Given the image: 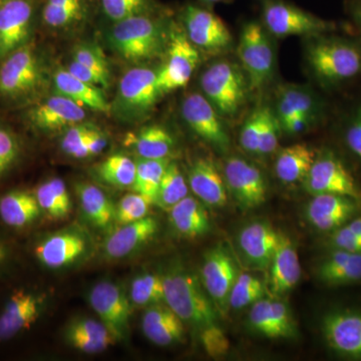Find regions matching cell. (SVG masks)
Masks as SVG:
<instances>
[{"label":"cell","mask_w":361,"mask_h":361,"mask_svg":"<svg viewBox=\"0 0 361 361\" xmlns=\"http://www.w3.org/2000/svg\"><path fill=\"white\" fill-rule=\"evenodd\" d=\"M161 277L165 303L183 322L198 331L217 323L219 313L196 275L174 265Z\"/></svg>","instance_id":"cell-1"},{"label":"cell","mask_w":361,"mask_h":361,"mask_svg":"<svg viewBox=\"0 0 361 361\" xmlns=\"http://www.w3.org/2000/svg\"><path fill=\"white\" fill-rule=\"evenodd\" d=\"M307 61L322 84L339 87L361 77V44L329 33L319 35L308 47Z\"/></svg>","instance_id":"cell-2"},{"label":"cell","mask_w":361,"mask_h":361,"mask_svg":"<svg viewBox=\"0 0 361 361\" xmlns=\"http://www.w3.org/2000/svg\"><path fill=\"white\" fill-rule=\"evenodd\" d=\"M165 28L152 14L134 16L115 23L109 32L114 51L130 63H142L158 56L164 49Z\"/></svg>","instance_id":"cell-3"},{"label":"cell","mask_w":361,"mask_h":361,"mask_svg":"<svg viewBox=\"0 0 361 361\" xmlns=\"http://www.w3.org/2000/svg\"><path fill=\"white\" fill-rule=\"evenodd\" d=\"M0 63L2 99L23 102L37 94L44 82V68L32 42L16 49Z\"/></svg>","instance_id":"cell-4"},{"label":"cell","mask_w":361,"mask_h":361,"mask_svg":"<svg viewBox=\"0 0 361 361\" xmlns=\"http://www.w3.org/2000/svg\"><path fill=\"white\" fill-rule=\"evenodd\" d=\"M263 26L277 37L311 35L336 32L337 25L294 6L286 0H259Z\"/></svg>","instance_id":"cell-5"},{"label":"cell","mask_w":361,"mask_h":361,"mask_svg":"<svg viewBox=\"0 0 361 361\" xmlns=\"http://www.w3.org/2000/svg\"><path fill=\"white\" fill-rule=\"evenodd\" d=\"M158 71L134 68L123 75L111 111L128 122H135L148 115L161 96Z\"/></svg>","instance_id":"cell-6"},{"label":"cell","mask_w":361,"mask_h":361,"mask_svg":"<svg viewBox=\"0 0 361 361\" xmlns=\"http://www.w3.org/2000/svg\"><path fill=\"white\" fill-rule=\"evenodd\" d=\"M204 96L220 116H234L246 101L247 82L239 66L230 61H217L201 78Z\"/></svg>","instance_id":"cell-7"},{"label":"cell","mask_w":361,"mask_h":361,"mask_svg":"<svg viewBox=\"0 0 361 361\" xmlns=\"http://www.w3.org/2000/svg\"><path fill=\"white\" fill-rule=\"evenodd\" d=\"M238 54L252 89H261L270 82L275 68L274 51L263 25L249 21L243 26Z\"/></svg>","instance_id":"cell-8"},{"label":"cell","mask_w":361,"mask_h":361,"mask_svg":"<svg viewBox=\"0 0 361 361\" xmlns=\"http://www.w3.org/2000/svg\"><path fill=\"white\" fill-rule=\"evenodd\" d=\"M305 189L312 196L334 194L350 197L361 202V189L343 161L331 151L317 154L307 177Z\"/></svg>","instance_id":"cell-9"},{"label":"cell","mask_w":361,"mask_h":361,"mask_svg":"<svg viewBox=\"0 0 361 361\" xmlns=\"http://www.w3.org/2000/svg\"><path fill=\"white\" fill-rule=\"evenodd\" d=\"M238 268L230 252L222 246L210 249L204 256L201 282L221 316L229 310V297Z\"/></svg>","instance_id":"cell-10"},{"label":"cell","mask_w":361,"mask_h":361,"mask_svg":"<svg viewBox=\"0 0 361 361\" xmlns=\"http://www.w3.org/2000/svg\"><path fill=\"white\" fill-rule=\"evenodd\" d=\"M89 300L92 310L116 341L127 339L130 331V304L123 287L106 280L99 282L90 290Z\"/></svg>","instance_id":"cell-11"},{"label":"cell","mask_w":361,"mask_h":361,"mask_svg":"<svg viewBox=\"0 0 361 361\" xmlns=\"http://www.w3.org/2000/svg\"><path fill=\"white\" fill-rule=\"evenodd\" d=\"M200 61L198 47L186 35L177 30L171 32L167 61L158 71L161 94L186 87Z\"/></svg>","instance_id":"cell-12"},{"label":"cell","mask_w":361,"mask_h":361,"mask_svg":"<svg viewBox=\"0 0 361 361\" xmlns=\"http://www.w3.org/2000/svg\"><path fill=\"white\" fill-rule=\"evenodd\" d=\"M35 0H0V63L30 42Z\"/></svg>","instance_id":"cell-13"},{"label":"cell","mask_w":361,"mask_h":361,"mask_svg":"<svg viewBox=\"0 0 361 361\" xmlns=\"http://www.w3.org/2000/svg\"><path fill=\"white\" fill-rule=\"evenodd\" d=\"M180 16L188 39L195 47L207 51H221L232 44L228 26L209 9L189 4L183 8Z\"/></svg>","instance_id":"cell-14"},{"label":"cell","mask_w":361,"mask_h":361,"mask_svg":"<svg viewBox=\"0 0 361 361\" xmlns=\"http://www.w3.org/2000/svg\"><path fill=\"white\" fill-rule=\"evenodd\" d=\"M182 116L195 134L214 148L225 152L229 148V135L226 132L219 113L204 94H188L183 101Z\"/></svg>","instance_id":"cell-15"},{"label":"cell","mask_w":361,"mask_h":361,"mask_svg":"<svg viewBox=\"0 0 361 361\" xmlns=\"http://www.w3.org/2000/svg\"><path fill=\"white\" fill-rule=\"evenodd\" d=\"M225 183L240 206L257 208L266 200L267 186L262 173L243 159L232 157L226 161Z\"/></svg>","instance_id":"cell-16"},{"label":"cell","mask_w":361,"mask_h":361,"mask_svg":"<svg viewBox=\"0 0 361 361\" xmlns=\"http://www.w3.org/2000/svg\"><path fill=\"white\" fill-rule=\"evenodd\" d=\"M322 332L327 345L337 355L361 360L360 311H332L323 318Z\"/></svg>","instance_id":"cell-17"},{"label":"cell","mask_w":361,"mask_h":361,"mask_svg":"<svg viewBox=\"0 0 361 361\" xmlns=\"http://www.w3.org/2000/svg\"><path fill=\"white\" fill-rule=\"evenodd\" d=\"M85 116L84 106L59 94L42 99L26 111V120L30 125L47 133L68 129L82 123Z\"/></svg>","instance_id":"cell-18"},{"label":"cell","mask_w":361,"mask_h":361,"mask_svg":"<svg viewBox=\"0 0 361 361\" xmlns=\"http://www.w3.org/2000/svg\"><path fill=\"white\" fill-rule=\"evenodd\" d=\"M44 296L27 289H18L7 299L0 312V342H6L30 329L44 310Z\"/></svg>","instance_id":"cell-19"},{"label":"cell","mask_w":361,"mask_h":361,"mask_svg":"<svg viewBox=\"0 0 361 361\" xmlns=\"http://www.w3.org/2000/svg\"><path fill=\"white\" fill-rule=\"evenodd\" d=\"M89 242L78 231H63L40 240L33 248V254L40 264L51 269L66 267L84 257Z\"/></svg>","instance_id":"cell-20"},{"label":"cell","mask_w":361,"mask_h":361,"mask_svg":"<svg viewBox=\"0 0 361 361\" xmlns=\"http://www.w3.org/2000/svg\"><path fill=\"white\" fill-rule=\"evenodd\" d=\"M360 203L341 195H314L306 208V217L319 231L332 232L355 217Z\"/></svg>","instance_id":"cell-21"},{"label":"cell","mask_w":361,"mask_h":361,"mask_svg":"<svg viewBox=\"0 0 361 361\" xmlns=\"http://www.w3.org/2000/svg\"><path fill=\"white\" fill-rule=\"evenodd\" d=\"M280 232L266 222L247 225L238 237V244L247 262L258 269L269 268L276 251Z\"/></svg>","instance_id":"cell-22"},{"label":"cell","mask_w":361,"mask_h":361,"mask_svg":"<svg viewBox=\"0 0 361 361\" xmlns=\"http://www.w3.org/2000/svg\"><path fill=\"white\" fill-rule=\"evenodd\" d=\"M158 231V223L152 217L128 224L110 233L104 243V255L110 259L127 257L148 243Z\"/></svg>","instance_id":"cell-23"},{"label":"cell","mask_w":361,"mask_h":361,"mask_svg":"<svg viewBox=\"0 0 361 361\" xmlns=\"http://www.w3.org/2000/svg\"><path fill=\"white\" fill-rule=\"evenodd\" d=\"M188 184L202 203L211 207H223L227 204V186L210 159L199 158L192 164Z\"/></svg>","instance_id":"cell-24"},{"label":"cell","mask_w":361,"mask_h":361,"mask_svg":"<svg viewBox=\"0 0 361 361\" xmlns=\"http://www.w3.org/2000/svg\"><path fill=\"white\" fill-rule=\"evenodd\" d=\"M270 290L275 296L291 291L301 278V266L293 242L280 233L279 242L269 265Z\"/></svg>","instance_id":"cell-25"},{"label":"cell","mask_w":361,"mask_h":361,"mask_svg":"<svg viewBox=\"0 0 361 361\" xmlns=\"http://www.w3.org/2000/svg\"><path fill=\"white\" fill-rule=\"evenodd\" d=\"M185 323L167 304L147 307L142 318V329L149 341L158 346H170L184 339Z\"/></svg>","instance_id":"cell-26"},{"label":"cell","mask_w":361,"mask_h":361,"mask_svg":"<svg viewBox=\"0 0 361 361\" xmlns=\"http://www.w3.org/2000/svg\"><path fill=\"white\" fill-rule=\"evenodd\" d=\"M54 85L56 94L73 99L84 108L104 114L111 111V106L106 101L101 87L82 82L66 68H59L54 73Z\"/></svg>","instance_id":"cell-27"},{"label":"cell","mask_w":361,"mask_h":361,"mask_svg":"<svg viewBox=\"0 0 361 361\" xmlns=\"http://www.w3.org/2000/svg\"><path fill=\"white\" fill-rule=\"evenodd\" d=\"M42 213L35 192L11 190L0 197V219L7 227L23 229L39 219Z\"/></svg>","instance_id":"cell-28"},{"label":"cell","mask_w":361,"mask_h":361,"mask_svg":"<svg viewBox=\"0 0 361 361\" xmlns=\"http://www.w3.org/2000/svg\"><path fill=\"white\" fill-rule=\"evenodd\" d=\"M66 342L82 353L94 355L102 353L116 341L106 325L90 318H78L66 326Z\"/></svg>","instance_id":"cell-29"},{"label":"cell","mask_w":361,"mask_h":361,"mask_svg":"<svg viewBox=\"0 0 361 361\" xmlns=\"http://www.w3.org/2000/svg\"><path fill=\"white\" fill-rule=\"evenodd\" d=\"M317 276L329 286H341L361 281V254L334 249L317 269Z\"/></svg>","instance_id":"cell-30"},{"label":"cell","mask_w":361,"mask_h":361,"mask_svg":"<svg viewBox=\"0 0 361 361\" xmlns=\"http://www.w3.org/2000/svg\"><path fill=\"white\" fill-rule=\"evenodd\" d=\"M275 114L280 123L295 116H306L315 122L322 115V104L310 90L297 85H286L278 94Z\"/></svg>","instance_id":"cell-31"},{"label":"cell","mask_w":361,"mask_h":361,"mask_svg":"<svg viewBox=\"0 0 361 361\" xmlns=\"http://www.w3.org/2000/svg\"><path fill=\"white\" fill-rule=\"evenodd\" d=\"M317 153L307 144H294L278 154L275 174L284 184L303 182L307 177Z\"/></svg>","instance_id":"cell-32"},{"label":"cell","mask_w":361,"mask_h":361,"mask_svg":"<svg viewBox=\"0 0 361 361\" xmlns=\"http://www.w3.org/2000/svg\"><path fill=\"white\" fill-rule=\"evenodd\" d=\"M75 192L82 213L90 224L99 229H110L116 222V206L106 194L90 183H78Z\"/></svg>","instance_id":"cell-33"},{"label":"cell","mask_w":361,"mask_h":361,"mask_svg":"<svg viewBox=\"0 0 361 361\" xmlns=\"http://www.w3.org/2000/svg\"><path fill=\"white\" fill-rule=\"evenodd\" d=\"M169 213L173 227L182 236L196 238L210 230V218L198 198L188 195Z\"/></svg>","instance_id":"cell-34"},{"label":"cell","mask_w":361,"mask_h":361,"mask_svg":"<svg viewBox=\"0 0 361 361\" xmlns=\"http://www.w3.org/2000/svg\"><path fill=\"white\" fill-rule=\"evenodd\" d=\"M125 144L134 149L140 158L165 159L174 148V137L161 126H149L137 134L128 135Z\"/></svg>","instance_id":"cell-35"},{"label":"cell","mask_w":361,"mask_h":361,"mask_svg":"<svg viewBox=\"0 0 361 361\" xmlns=\"http://www.w3.org/2000/svg\"><path fill=\"white\" fill-rule=\"evenodd\" d=\"M87 13V0H45L42 18L49 27L63 30L84 20Z\"/></svg>","instance_id":"cell-36"},{"label":"cell","mask_w":361,"mask_h":361,"mask_svg":"<svg viewBox=\"0 0 361 361\" xmlns=\"http://www.w3.org/2000/svg\"><path fill=\"white\" fill-rule=\"evenodd\" d=\"M42 213L52 219H63L71 212V201L65 182L52 178L42 183L35 191Z\"/></svg>","instance_id":"cell-37"},{"label":"cell","mask_w":361,"mask_h":361,"mask_svg":"<svg viewBox=\"0 0 361 361\" xmlns=\"http://www.w3.org/2000/svg\"><path fill=\"white\" fill-rule=\"evenodd\" d=\"M169 158L165 159H142L135 161L137 164V172L132 189L137 193L144 195L154 201L159 188H160L161 178L165 174L166 169L170 164Z\"/></svg>","instance_id":"cell-38"},{"label":"cell","mask_w":361,"mask_h":361,"mask_svg":"<svg viewBox=\"0 0 361 361\" xmlns=\"http://www.w3.org/2000/svg\"><path fill=\"white\" fill-rule=\"evenodd\" d=\"M189 194V184L178 164L170 161L165 174L161 178L160 188L157 194L155 205L165 211H170Z\"/></svg>","instance_id":"cell-39"},{"label":"cell","mask_w":361,"mask_h":361,"mask_svg":"<svg viewBox=\"0 0 361 361\" xmlns=\"http://www.w3.org/2000/svg\"><path fill=\"white\" fill-rule=\"evenodd\" d=\"M135 172L137 164L122 154L109 157L97 169V175L104 183L118 188L132 187Z\"/></svg>","instance_id":"cell-40"},{"label":"cell","mask_w":361,"mask_h":361,"mask_svg":"<svg viewBox=\"0 0 361 361\" xmlns=\"http://www.w3.org/2000/svg\"><path fill=\"white\" fill-rule=\"evenodd\" d=\"M130 301L139 307L165 303L163 277L156 273H142L130 284Z\"/></svg>","instance_id":"cell-41"},{"label":"cell","mask_w":361,"mask_h":361,"mask_svg":"<svg viewBox=\"0 0 361 361\" xmlns=\"http://www.w3.org/2000/svg\"><path fill=\"white\" fill-rule=\"evenodd\" d=\"M264 285L249 273L238 274L229 297L230 308L238 310L252 305L264 297Z\"/></svg>","instance_id":"cell-42"},{"label":"cell","mask_w":361,"mask_h":361,"mask_svg":"<svg viewBox=\"0 0 361 361\" xmlns=\"http://www.w3.org/2000/svg\"><path fill=\"white\" fill-rule=\"evenodd\" d=\"M106 18L114 23L134 16L153 14L157 11L154 0H101Z\"/></svg>","instance_id":"cell-43"},{"label":"cell","mask_w":361,"mask_h":361,"mask_svg":"<svg viewBox=\"0 0 361 361\" xmlns=\"http://www.w3.org/2000/svg\"><path fill=\"white\" fill-rule=\"evenodd\" d=\"M23 154L20 137L11 128L0 123V180L18 165Z\"/></svg>","instance_id":"cell-44"},{"label":"cell","mask_w":361,"mask_h":361,"mask_svg":"<svg viewBox=\"0 0 361 361\" xmlns=\"http://www.w3.org/2000/svg\"><path fill=\"white\" fill-rule=\"evenodd\" d=\"M152 205L154 201L144 195L137 192L126 195L116 206V222L123 225L141 220L148 216Z\"/></svg>","instance_id":"cell-45"},{"label":"cell","mask_w":361,"mask_h":361,"mask_svg":"<svg viewBox=\"0 0 361 361\" xmlns=\"http://www.w3.org/2000/svg\"><path fill=\"white\" fill-rule=\"evenodd\" d=\"M73 61L80 63V65L87 66L90 70L101 73L104 78L111 80L110 66H109L108 59L101 47L96 44H78L73 51Z\"/></svg>","instance_id":"cell-46"},{"label":"cell","mask_w":361,"mask_h":361,"mask_svg":"<svg viewBox=\"0 0 361 361\" xmlns=\"http://www.w3.org/2000/svg\"><path fill=\"white\" fill-rule=\"evenodd\" d=\"M96 126L90 123H78L71 126L63 135L61 141V148L66 155L80 159L82 149L90 133L96 129Z\"/></svg>","instance_id":"cell-47"},{"label":"cell","mask_w":361,"mask_h":361,"mask_svg":"<svg viewBox=\"0 0 361 361\" xmlns=\"http://www.w3.org/2000/svg\"><path fill=\"white\" fill-rule=\"evenodd\" d=\"M264 113L265 106L254 111L247 118L240 132V144L248 153L258 154Z\"/></svg>","instance_id":"cell-48"},{"label":"cell","mask_w":361,"mask_h":361,"mask_svg":"<svg viewBox=\"0 0 361 361\" xmlns=\"http://www.w3.org/2000/svg\"><path fill=\"white\" fill-rule=\"evenodd\" d=\"M270 300L268 298H261L252 304L249 313V323L251 329L261 336L268 338H276L272 316L270 311Z\"/></svg>","instance_id":"cell-49"},{"label":"cell","mask_w":361,"mask_h":361,"mask_svg":"<svg viewBox=\"0 0 361 361\" xmlns=\"http://www.w3.org/2000/svg\"><path fill=\"white\" fill-rule=\"evenodd\" d=\"M282 127L276 114L265 106L264 121L261 130L258 155H269L277 149Z\"/></svg>","instance_id":"cell-50"},{"label":"cell","mask_w":361,"mask_h":361,"mask_svg":"<svg viewBox=\"0 0 361 361\" xmlns=\"http://www.w3.org/2000/svg\"><path fill=\"white\" fill-rule=\"evenodd\" d=\"M202 346L211 357H223L229 353L230 342L218 323L199 331Z\"/></svg>","instance_id":"cell-51"},{"label":"cell","mask_w":361,"mask_h":361,"mask_svg":"<svg viewBox=\"0 0 361 361\" xmlns=\"http://www.w3.org/2000/svg\"><path fill=\"white\" fill-rule=\"evenodd\" d=\"M270 311L276 338H292L296 336L295 323L286 304L271 299Z\"/></svg>","instance_id":"cell-52"},{"label":"cell","mask_w":361,"mask_h":361,"mask_svg":"<svg viewBox=\"0 0 361 361\" xmlns=\"http://www.w3.org/2000/svg\"><path fill=\"white\" fill-rule=\"evenodd\" d=\"M343 141L348 151L361 161V104H357L346 118Z\"/></svg>","instance_id":"cell-53"},{"label":"cell","mask_w":361,"mask_h":361,"mask_svg":"<svg viewBox=\"0 0 361 361\" xmlns=\"http://www.w3.org/2000/svg\"><path fill=\"white\" fill-rule=\"evenodd\" d=\"M330 244L334 249L361 254V237L351 231L346 225L331 232Z\"/></svg>","instance_id":"cell-54"},{"label":"cell","mask_w":361,"mask_h":361,"mask_svg":"<svg viewBox=\"0 0 361 361\" xmlns=\"http://www.w3.org/2000/svg\"><path fill=\"white\" fill-rule=\"evenodd\" d=\"M66 70L70 71L71 75H75V78L82 80V82L97 85V87H101V89H106L110 85L111 80L104 78V75L97 73V71L90 70L87 66L80 65L77 61H71L68 68H66Z\"/></svg>","instance_id":"cell-55"},{"label":"cell","mask_w":361,"mask_h":361,"mask_svg":"<svg viewBox=\"0 0 361 361\" xmlns=\"http://www.w3.org/2000/svg\"><path fill=\"white\" fill-rule=\"evenodd\" d=\"M108 145V137L102 132L99 128H96L92 130V134L90 135L89 140H87V154L90 157L99 155V153L106 149Z\"/></svg>","instance_id":"cell-56"},{"label":"cell","mask_w":361,"mask_h":361,"mask_svg":"<svg viewBox=\"0 0 361 361\" xmlns=\"http://www.w3.org/2000/svg\"><path fill=\"white\" fill-rule=\"evenodd\" d=\"M313 123H315L314 121L306 116H295L287 122L282 123L281 127L287 134L295 135L307 130Z\"/></svg>","instance_id":"cell-57"},{"label":"cell","mask_w":361,"mask_h":361,"mask_svg":"<svg viewBox=\"0 0 361 361\" xmlns=\"http://www.w3.org/2000/svg\"><path fill=\"white\" fill-rule=\"evenodd\" d=\"M346 11L361 35V0H348Z\"/></svg>","instance_id":"cell-58"},{"label":"cell","mask_w":361,"mask_h":361,"mask_svg":"<svg viewBox=\"0 0 361 361\" xmlns=\"http://www.w3.org/2000/svg\"><path fill=\"white\" fill-rule=\"evenodd\" d=\"M11 258V248L6 242L0 239V268L6 264Z\"/></svg>","instance_id":"cell-59"},{"label":"cell","mask_w":361,"mask_h":361,"mask_svg":"<svg viewBox=\"0 0 361 361\" xmlns=\"http://www.w3.org/2000/svg\"><path fill=\"white\" fill-rule=\"evenodd\" d=\"M351 231L361 237V217H355L345 224Z\"/></svg>","instance_id":"cell-60"},{"label":"cell","mask_w":361,"mask_h":361,"mask_svg":"<svg viewBox=\"0 0 361 361\" xmlns=\"http://www.w3.org/2000/svg\"><path fill=\"white\" fill-rule=\"evenodd\" d=\"M202 2L207 4V6H213L216 4H227V2L232 1V0H201Z\"/></svg>","instance_id":"cell-61"}]
</instances>
